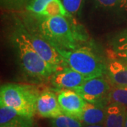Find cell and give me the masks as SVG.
I'll list each match as a JSON object with an SVG mask.
<instances>
[{
    "label": "cell",
    "mask_w": 127,
    "mask_h": 127,
    "mask_svg": "<svg viewBox=\"0 0 127 127\" xmlns=\"http://www.w3.org/2000/svg\"><path fill=\"white\" fill-rule=\"evenodd\" d=\"M106 75L112 86L127 87V64L111 60L107 65Z\"/></svg>",
    "instance_id": "obj_10"
},
{
    "label": "cell",
    "mask_w": 127,
    "mask_h": 127,
    "mask_svg": "<svg viewBox=\"0 0 127 127\" xmlns=\"http://www.w3.org/2000/svg\"><path fill=\"white\" fill-rule=\"evenodd\" d=\"M52 0H30L27 5V9L32 14L40 16L47 4Z\"/></svg>",
    "instance_id": "obj_19"
},
{
    "label": "cell",
    "mask_w": 127,
    "mask_h": 127,
    "mask_svg": "<svg viewBox=\"0 0 127 127\" xmlns=\"http://www.w3.org/2000/svg\"><path fill=\"white\" fill-rule=\"evenodd\" d=\"M25 28L28 37L33 48L45 62L58 68L68 66L57 50L41 36L39 32H35L30 28L26 26Z\"/></svg>",
    "instance_id": "obj_6"
},
{
    "label": "cell",
    "mask_w": 127,
    "mask_h": 127,
    "mask_svg": "<svg viewBox=\"0 0 127 127\" xmlns=\"http://www.w3.org/2000/svg\"><path fill=\"white\" fill-rule=\"evenodd\" d=\"M11 41L16 51L23 72L36 79L50 78L59 68L45 62L33 48L27 36L26 28L18 23L12 33Z\"/></svg>",
    "instance_id": "obj_2"
},
{
    "label": "cell",
    "mask_w": 127,
    "mask_h": 127,
    "mask_svg": "<svg viewBox=\"0 0 127 127\" xmlns=\"http://www.w3.org/2000/svg\"><path fill=\"white\" fill-rule=\"evenodd\" d=\"M88 80L82 74L68 66L59 68L50 77L52 86L57 91L61 90H74Z\"/></svg>",
    "instance_id": "obj_8"
},
{
    "label": "cell",
    "mask_w": 127,
    "mask_h": 127,
    "mask_svg": "<svg viewBox=\"0 0 127 127\" xmlns=\"http://www.w3.org/2000/svg\"><path fill=\"white\" fill-rule=\"evenodd\" d=\"M66 16L70 17L71 15L65 9L63 3L60 0H52L47 4L45 8L40 14L41 18H47L52 16Z\"/></svg>",
    "instance_id": "obj_14"
},
{
    "label": "cell",
    "mask_w": 127,
    "mask_h": 127,
    "mask_svg": "<svg viewBox=\"0 0 127 127\" xmlns=\"http://www.w3.org/2000/svg\"><path fill=\"white\" fill-rule=\"evenodd\" d=\"M109 104H119L127 108V87L111 88L107 99V105Z\"/></svg>",
    "instance_id": "obj_15"
},
{
    "label": "cell",
    "mask_w": 127,
    "mask_h": 127,
    "mask_svg": "<svg viewBox=\"0 0 127 127\" xmlns=\"http://www.w3.org/2000/svg\"><path fill=\"white\" fill-rule=\"evenodd\" d=\"M1 127H33V122L26 123H18V124H12L6 125Z\"/></svg>",
    "instance_id": "obj_22"
},
{
    "label": "cell",
    "mask_w": 127,
    "mask_h": 127,
    "mask_svg": "<svg viewBox=\"0 0 127 127\" xmlns=\"http://www.w3.org/2000/svg\"><path fill=\"white\" fill-rule=\"evenodd\" d=\"M28 0H1V2L9 8L18 9L25 4Z\"/></svg>",
    "instance_id": "obj_21"
},
{
    "label": "cell",
    "mask_w": 127,
    "mask_h": 127,
    "mask_svg": "<svg viewBox=\"0 0 127 127\" xmlns=\"http://www.w3.org/2000/svg\"><path fill=\"white\" fill-rule=\"evenodd\" d=\"M57 50L68 67L88 79L102 76L106 73L107 65L88 47L82 46L73 50Z\"/></svg>",
    "instance_id": "obj_4"
},
{
    "label": "cell",
    "mask_w": 127,
    "mask_h": 127,
    "mask_svg": "<svg viewBox=\"0 0 127 127\" xmlns=\"http://www.w3.org/2000/svg\"><path fill=\"white\" fill-rule=\"evenodd\" d=\"M110 89L109 82L102 76H98L87 80L83 85L73 91L88 102L102 103L107 105V99Z\"/></svg>",
    "instance_id": "obj_5"
},
{
    "label": "cell",
    "mask_w": 127,
    "mask_h": 127,
    "mask_svg": "<svg viewBox=\"0 0 127 127\" xmlns=\"http://www.w3.org/2000/svg\"><path fill=\"white\" fill-rule=\"evenodd\" d=\"M95 1L104 9H127V0H95Z\"/></svg>",
    "instance_id": "obj_18"
},
{
    "label": "cell",
    "mask_w": 127,
    "mask_h": 127,
    "mask_svg": "<svg viewBox=\"0 0 127 127\" xmlns=\"http://www.w3.org/2000/svg\"><path fill=\"white\" fill-rule=\"evenodd\" d=\"M117 56H118L119 58H122L124 59V60L127 61V51L125 52H118V53H116Z\"/></svg>",
    "instance_id": "obj_23"
},
{
    "label": "cell",
    "mask_w": 127,
    "mask_h": 127,
    "mask_svg": "<svg viewBox=\"0 0 127 127\" xmlns=\"http://www.w3.org/2000/svg\"><path fill=\"white\" fill-rule=\"evenodd\" d=\"M107 105L102 103L86 102L82 114L81 122L84 124H102L106 117Z\"/></svg>",
    "instance_id": "obj_11"
},
{
    "label": "cell",
    "mask_w": 127,
    "mask_h": 127,
    "mask_svg": "<svg viewBox=\"0 0 127 127\" xmlns=\"http://www.w3.org/2000/svg\"><path fill=\"white\" fill-rule=\"evenodd\" d=\"M39 95L36 88L31 86L8 83L1 87L0 104L14 109L20 114L32 118L36 113Z\"/></svg>",
    "instance_id": "obj_3"
},
{
    "label": "cell",
    "mask_w": 127,
    "mask_h": 127,
    "mask_svg": "<svg viewBox=\"0 0 127 127\" xmlns=\"http://www.w3.org/2000/svg\"><path fill=\"white\" fill-rule=\"evenodd\" d=\"M52 127H83V123L78 119L62 114L55 118L51 119Z\"/></svg>",
    "instance_id": "obj_16"
},
{
    "label": "cell",
    "mask_w": 127,
    "mask_h": 127,
    "mask_svg": "<svg viewBox=\"0 0 127 127\" xmlns=\"http://www.w3.org/2000/svg\"><path fill=\"white\" fill-rule=\"evenodd\" d=\"M127 108L117 104L107 105L104 127H125Z\"/></svg>",
    "instance_id": "obj_12"
},
{
    "label": "cell",
    "mask_w": 127,
    "mask_h": 127,
    "mask_svg": "<svg viewBox=\"0 0 127 127\" xmlns=\"http://www.w3.org/2000/svg\"><path fill=\"white\" fill-rule=\"evenodd\" d=\"M36 113L41 117L49 119L55 118L63 114L57 93L46 91L39 95L37 100Z\"/></svg>",
    "instance_id": "obj_9"
},
{
    "label": "cell",
    "mask_w": 127,
    "mask_h": 127,
    "mask_svg": "<svg viewBox=\"0 0 127 127\" xmlns=\"http://www.w3.org/2000/svg\"><path fill=\"white\" fill-rule=\"evenodd\" d=\"M70 18L62 16L42 18L38 32L56 50H76L86 42L87 35Z\"/></svg>",
    "instance_id": "obj_1"
},
{
    "label": "cell",
    "mask_w": 127,
    "mask_h": 127,
    "mask_svg": "<svg viewBox=\"0 0 127 127\" xmlns=\"http://www.w3.org/2000/svg\"><path fill=\"white\" fill-rule=\"evenodd\" d=\"M83 127H104V124H84Z\"/></svg>",
    "instance_id": "obj_24"
},
{
    "label": "cell",
    "mask_w": 127,
    "mask_h": 127,
    "mask_svg": "<svg viewBox=\"0 0 127 127\" xmlns=\"http://www.w3.org/2000/svg\"><path fill=\"white\" fill-rule=\"evenodd\" d=\"M112 47L116 53L127 51V29L121 32L114 38Z\"/></svg>",
    "instance_id": "obj_17"
},
{
    "label": "cell",
    "mask_w": 127,
    "mask_h": 127,
    "mask_svg": "<svg viewBox=\"0 0 127 127\" xmlns=\"http://www.w3.org/2000/svg\"><path fill=\"white\" fill-rule=\"evenodd\" d=\"M33 122L32 117L23 116L14 109L0 104V127L6 125Z\"/></svg>",
    "instance_id": "obj_13"
},
{
    "label": "cell",
    "mask_w": 127,
    "mask_h": 127,
    "mask_svg": "<svg viewBox=\"0 0 127 127\" xmlns=\"http://www.w3.org/2000/svg\"><path fill=\"white\" fill-rule=\"evenodd\" d=\"M125 127H127V111L126 114V119H125Z\"/></svg>",
    "instance_id": "obj_25"
},
{
    "label": "cell",
    "mask_w": 127,
    "mask_h": 127,
    "mask_svg": "<svg viewBox=\"0 0 127 127\" xmlns=\"http://www.w3.org/2000/svg\"><path fill=\"white\" fill-rule=\"evenodd\" d=\"M62 3L69 14H76L81 8L82 0H62Z\"/></svg>",
    "instance_id": "obj_20"
},
{
    "label": "cell",
    "mask_w": 127,
    "mask_h": 127,
    "mask_svg": "<svg viewBox=\"0 0 127 127\" xmlns=\"http://www.w3.org/2000/svg\"><path fill=\"white\" fill-rule=\"evenodd\" d=\"M56 93L63 114L81 121L86 101L73 90L65 89L56 91Z\"/></svg>",
    "instance_id": "obj_7"
}]
</instances>
